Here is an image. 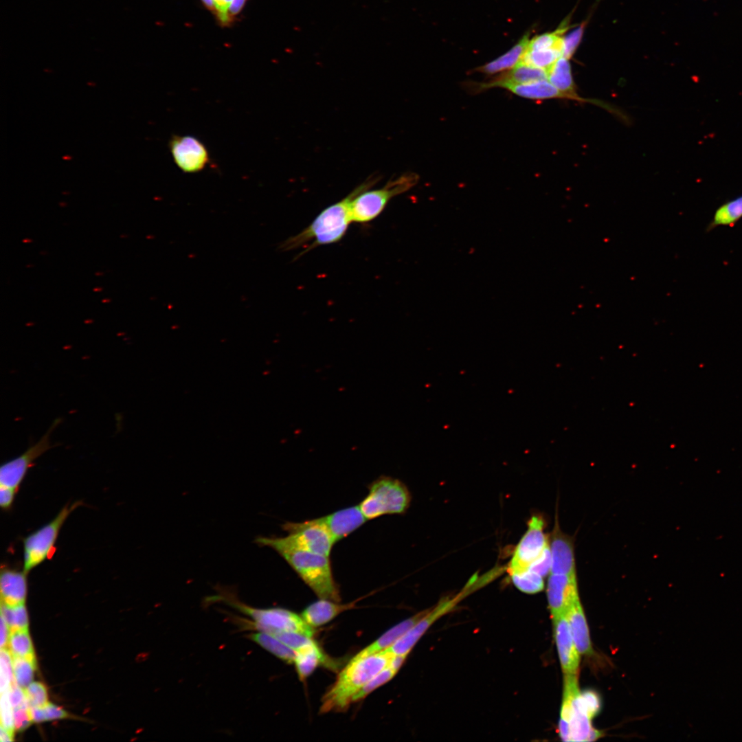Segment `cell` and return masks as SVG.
Returning <instances> with one entry per match:
<instances>
[{
	"label": "cell",
	"instance_id": "obj_26",
	"mask_svg": "<svg viewBox=\"0 0 742 742\" xmlns=\"http://www.w3.org/2000/svg\"><path fill=\"white\" fill-rule=\"evenodd\" d=\"M324 662V655L315 642L295 651L294 663L299 678L302 681L306 679L320 663Z\"/></svg>",
	"mask_w": 742,
	"mask_h": 742
},
{
	"label": "cell",
	"instance_id": "obj_8",
	"mask_svg": "<svg viewBox=\"0 0 742 742\" xmlns=\"http://www.w3.org/2000/svg\"><path fill=\"white\" fill-rule=\"evenodd\" d=\"M282 528L287 532L284 537L290 544L300 549L330 556L336 543L333 537L319 518L301 522H285Z\"/></svg>",
	"mask_w": 742,
	"mask_h": 742
},
{
	"label": "cell",
	"instance_id": "obj_25",
	"mask_svg": "<svg viewBox=\"0 0 742 742\" xmlns=\"http://www.w3.org/2000/svg\"><path fill=\"white\" fill-rule=\"evenodd\" d=\"M548 80L571 99L583 100L574 92V82L568 59L561 56L547 70Z\"/></svg>",
	"mask_w": 742,
	"mask_h": 742
},
{
	"label": "cell",
	"instance_id": "obj_7",
	"mask_svg": "<svg viewBox=\"0 0 742 742\" xmlns=\"http://www.w3.org/2000/svg\"><path fill=\"white\" fill-rule=\"evenodd\" d=\"M417 181V176L405 175L388 181L383 187L360 192L351 201L352 220L368 223L376 218L393 197L411 188Z\"/></svg>",
	"mask_w": 742,
	"mask_h": 742
},
{
	"label": "cell",
	"instance_id": "obj_35",
	"mask_svg": "<svg viewBox=\"0 0 742 742\" xmlns=\"http://www.w3.org/2000/svg\"><path fill=\"white\" fill-rule=\"evenodd\" d=\"M566 29V26H561L554 32L546 33L534 37L532 40H530L527 49L543 50L552 48H560L561 49L563 38L561 34L565 32Z\"/></svg>",
	"mask_w": 742,
	"mask_h": 742
},
{
	"label": "cell",
	"instance_id": "obj_47",
	"mask_svg": "<svg viewBox=\"0 0 742 742\" xmlns=\"http://www.w3.org/2000/svg\"><path fill=\"white\" fill-rule=\"evenodd\" d=\"M16 491V490L12 488L0 485V506L1 509L3 510L10 509Z\"/></svg>",
	"mask_w": 742,
	"mask_h": 742
},
{
	"label": "cell",
	"instance_id": "obj_29",
	"mask_svg": "<svg viewBox=\"0 0 742 742\" xmlns=\"http://www.w3.org/2000/svg\"><path fill=\"white\" fill-rule=\"evenodd\" d=\"M250 638L260 647L287 663H294L295 651L273 635L260 631Z\"/></svg>",
	"mask_w": 742,
	"mask_h": 742
},
{
	"label": "cell",
	"instance_id": "obj_1",
	"mask_svg": "<svg viewBox=\"0 0 742 742\" xmlns=\"http://www.w3.org/2000/svg\"><path fill=\"white\" fill-rule=\"evenodd\" d=\"M254 542L277 552L319 598L340 602L330 556L297 548L284 537L260 536Z\"/></svg>",
	"mask_w": 742,
	"mask_h": 742
},
{
	"label": "cell",
	"instance_id": "obj_50",
	"mask_svg": "<svg viewBox=\"0 0 742 742\" xmlns=\"http://www.w3.org/2000/svg\"><path fill=\"white\" fill-rule=\"evenodd\" d=\"M232 1V0H222L221 11L218 17L221 23L224 25L229 23L227 12Z\"/></svg>",
	"mask_w": 742,
	"mask_h": 742
},
{
	"label": "cell",
	"instance_id": "obj_49",
	"mask_svg": "<svg viewBox=\"0 0 742 742\" xmlns=\"http://www.w3.org/2000/svg\"><path fill=\"white\" fill-rule=\"evenodd\" d=\"M30 710L33 722L41 723L46 721L43 707H30Z\"/></svg>",
	"mask_w": 742,
	"mask_h": 742
},
{
	"label": "cell",
	"instance_id": "obj_39",
	"mask_svg": "<svg viewBox=\"0 0 742 742\" xmlns=\"http://www.w3.org/2000/svg\"><path fill=\"white\" fill-rule=\"evenodd\" d=\"M270 634L277 638L295 651L315 642L312 638L296 632L278 631Z\"/></svg>",
	"mask_w": 742,
	"mask_h": 742
},
{
	"label": "cell",
	"instance_id": "obj_33",
	"mask_svg": "<svg viewBox=\"0 0 742 742\" xmlns=\"http://www.w3.org/2000/svg\"><path fill=\"white\" fill-rule=\"evenodd\" d=\"M561 56L562 52L560 48L543 50L527 49L521 61L547 71Z\"/></svg>",
	"mask_w": 742,
	"mask_h": 742
},
{
	"label": "cell",
	"instance_id": "obj_22",
	"mask_svg": "<svg viewBox=\"0 0 742 742\" xmlns=\"http://www.w3.org/2000/svg\"><path fill=\"white\" fill-rule=\"evenodd\" d=\"M571 633L580 654L593 652L589 629L580 600L575 602L566 613Z\"/></svg>",
	"mask_w": 742,
	"mask_h": 742
},
{
	"label": "cell",
	"instance_id": "obj_9",
	"mask_svg": "<svg viewBox=\"0 0 742 742\" xmlns=\"http://www.w3.org/2000/svg\"><path fill=\"white\" fill-rule=\"evenodd\" d=\"M60 423L61 418L55 419L36 442L30 446L20 456L1 466L0 485L18 490L28 469L33 466L34 461L54 447L51 442L50 437Z\"/></svg>",
	"mask_w": 742,
	"mask_h": 742
},
{
	"label": "cell",
	"instance_id": "obj_54",
	"mask_svg": "<svg viewBox=\"0 0 742 742\" xmlns=\"http://www.w3.org/2000/svg\"><path fill=\"white\" fill-rule=\"evenodd\" d=\"M202 1L210 11L214 12L216 14V8L213 0H202Z\"/></svg>",
	"mask_w": 742,
	"mask_h": 742
},
{
	"label": "cell",
	"instance_id": "obj_34",
	"mask_svg": "<svg viewBox=\"0 0 742 742\" xmlns=\"http://www.w3.org/2000/svg\"><path fill=\"white\" fill-rule=\"evenodd\" d=\"M14 678L16 684L25 689L34 679L36 670V659L12 657Z\"/></svg>",
	"mask_w": 742,
	"mask_h": 742
},
{
	"label": "cell",
	"instance_id": "obj_30",
	"mask_svg": "<svg viewBox=\"0 0 742 742\" xmlns=\"http://www.w3.org/2000/svg\"><path fill=\"white\" fill-rule=\"evenodd\" d=\"M7 647L12 657L36 659L28 629L10 631Z\"/></svg>",
	"mask_w": 742,
	"mask_h": 742
},
{
	"label": "cell",
	"instance_id": "obj_15",
	"mask_svg": "<svg viewBox=\"0 0 742 742\" xmlns=\"http://www.w3.org/2000/svg\"><path fill=\"white\" fill-rule=\"evenodd\" d=\"M319 519L336 542L348 537L368 520L359 505L338 510Z\"/></svg>",
	"mask_w": 742,
	"mask_h": 742
},
{
	"label": "cell",
	"instance_id": "obj_38",
	"mask_svg": "<svg viewBox=\"0 0 742 742\" xmlns=\"http://www.w3.org/2000/svg\"><path fill=\"white\" fill-rule=\"evenodd\" d=\"M24 690L30 707L43 708L48 703L47 690L43 683L33 682Z\"/></svg>",
	"mask_w": 742,
	"mask_h": 742
},
{
	"label": "cell",
	"instance_id": "obj_56",
	"mask_svg": "<svg viewBox=\"0 0 742 742\" xmlns=\"http://www.w3.org/2000/svg\"><path fill=\"white\" fill-rule=\"evenodd\" d=\"M23 242H24V243H29V242H31V240H30V239H25V240H23Z\"/></svg>",
	"mask_w": 742,
	"mask_h": 742
},
{
	"label": "cell",
	"instance_id": "obj_12",
	"mask_svg": "<svg viewBox=\"0 0 742 742\" xmlns=\"http://www.w3.org/2000/svg\"><path fill=\"white\" fill-rule=\"evenodd\" d=\"M547 596L552 617L566 614L570 607L579 600L576 578L565 574H550Z\"/></svg>",
	"mask_w": 742,
	"mask_h": 742
},
{
	"label": "cell",
	"instance_id": "obj_52",
	"mask_svg": "<svg viewBox=\"0 0 742 742\" xmlns=\"http://www.w3.org/2000/svg\"><path fill=\"white\" fill-rule=\"evenodd\" d=\"M407 655H393L390 658L388 665L387 666L390 667L394 671L397 673L402 664H403Z\"/></svg>",
	"mask_w": 742,
	"mask_h": 742
},
{
	"label": "cell",
	"instance_id": "obj_57",
	"mask_svg": "<svg viewBox=\"0 0 742 742\" xmlns=\"http://www.w3.org/2000/svg\"><path fill=\"white\" fill-rule=\"evenodd\" d=\"M93 290H94L95 291H101V290H102V289H101V288H97V289H94Z\"/></svg>",
	"mask_w": 742,
	"mask_h": 742
},
{
	"label": "cell",
	"instance_id": "obj_10",
	"mask_svg": "<svg viewBox=\"0 0 742 742\" xmlns=\"http://www.w3.org/2000/svg\"><path fill=\"white\" fill-rule=\"evenodd\" d=\"M545 521L539 515L532 516L528 529L518 543L508 567L509 574L526 570L542 554L550 543L544 532Z\"/></svg>",
	"mask_w": 742,
	"mask_h": 742
},
{
	"label": "cell",
	"instance_id": "obj_32",
	"mask_svg": "<svg viewBox=\"0 0 742 742\" xmlns=\"http://www.w3.org/2000/svg\"><path fill=\"white\" fill-rule=\"evenodd\" d=\"M510 576L516 587L524 593L536 594L544 587L543 577L528 569L512 573Z\"/></svg>",
	"mask_w": 742,
	"mask_h": 742
},
{
	"label": "cell",
	"instance_id": "obj_37",
	"mask_svg": "<svg viewBox=\"0 0 742 742\" xmlns=\"http://www.w3.org/2000/svg\"><path fill=\"white\" fill-rule=\"evenodd\" d=\"M1 664V693L8 690L12 682L14 681L13 672L12 655L8 647L1 648L0 653Z\"/></svg>",
	"mask_w": 742,
	"mask_h": 742
},
{
	"label": "cell",
	"instance_id": "obj_6",
	"mask_svg": "<svg viewBox=\"0 0 742 742\" xmlns=\"http://www.w3.org/2000/svg\"><path fill=\"white\" fill-rule=\"evenodd\" d=\"M81 501L65 505L49 523L24 538L23 570L27 573L49 559L55 552L60 530L70 514L79 506Z\"/></svg>",
	"mask_w": 742,
	"mask_h": 742
},
{
	"label": "cell",
	"instance_id": "obj_55",
	"mask_svg": "<svg viewBox=\"0 0 742 742\" xmlns=\"http://www.w3.org/2000/svg\"><path fill=\"white\" fill-rule=\"evenodd\" d=\"M213 1L216 8V14L218 16L221 11L222 0H213Z\"/></svg>",
	"mask_w": 742,
	"mask_h": 742
},
{
	"label": "cell",
	"instance_id": "obj_23",
	"mask_svg": "<svg viewBox=\"0 0 742 742\" xmlns=\"http://www.w3.org/2000/svg\"><path fill=\"white\" fill-rule=\"evenodd\" d=\"M501 87L528 99L545 100L556 98L571 99L569 95L561 92L548 80L524 84H505Z\"/></svg>",
	"mask_w": 742,
	"mask_h": 742
},
{
	"label": "cell",
	"instance_id": "obj_43",
	"mask_svg": "<svg viewBox=\"0 0 742 742\" xmlns=\"http://www.w3.org/2000/svg\"><path fill=\"white\" fill-rule=\"evenodd\" d=\"M13 710L15 731L22 732L26 730L33 722L29 704H26Z\"/></svg>",
	"mask_w": 742,
	"mask_h": 742
},
{
	"label": "cell",
	"instance_id": "obj_11",
	"mask_svg": "<svg viewBox=\"0 0 742 742\" xmlns=\"http://www.w3.org/2000/svg\"><path fill=\"white\" fill-rule=\"evenodd\" d=\"M170 149L176 165L185 172H199L209 161L206 148L192 136L173 137L170 142Z\"/></svg>",
	"mask_w": 742,
	"mask_h": 742
},
{
	"label": "cell",
	"instance_id": "obj_18",
	"mask_svg": "<svg viewBox=\"0 0 742 742\" xmlns=\"http://www.w3.org/2000/svg\"><path fill=\"white\" fill-rule=\"evenodd\" d=\"M27 572L3 566L0 574L1 602L9 605L25 603L27 592Z\"/></svg>",
	"mask_w": 742,
	"mask_h": 742
},
{
	"label": "cell",
	"instance_id": "obj_53",
	"mask_svg": "<svg viewBox=\"0 0 742 742\" xmlns=\"http://www.w3.org/2000/svg\"><path fill=\"white\" fill-rule=\"evenodd\" d=\"M14 734L10 732L1 726L0 729V741L1 742L12 741L14 740Z\"/></svg>",
	"mask_w": 742,
	"mask_h": 742
},
{
	"label": "cell",
	"instance_id": "obj_41",
	"mask_svg": "<svg viewBox=\"0 0 742 742\" xmlns=\"http://www.w3.org/2000/svg\"><path fill=\"white\" fill-rule=\"evenodd\" d=\"M583 29L584 26L581 25L562 38L561 51L563 57L567 59L572 57L581 40Z\"/></svg>",
	"mask_w": 742,
	"mask_h": 742
},
{
	"label": "cell",
	"instance_id": "obj_21",
	"mask_svg": "<svg viewBox=\"0 0 742 742\" xmlns=\"http://www.w3.org/2000/svg\"><path fill=\"white\" fill-rule=\"evenodd\" d=\"M425 612H421L414 616L393 627L371 644L361 650L352 659L359 660L370 655L378 653L393 645L401 638L412 627H413L424 615Z\"/></svg>",
	"mask_w": 742,
	"mask_h": 742
},
{
	"label": "cell",
	"instance_id": "obj_46",
	"mask_svg": "<svg viewBox=\"0 0 742 742\" xmlns=\"http://www.w3.org/2000/svg\"><path fill=\"white\" fill-rule=\"evenodd\" d=\"M46 721L63 719L71 717L70 715L63 708L52 703H47L43 707Z\"/></svg>",
	"mask_w": 742,
	"mask_h": 742
},
{
	"label": "cell",
	"instance_id": "obj_48",
	"mask_svg": "<svg viewBox=\"0 0 742 742\" xmlns=\"http://www.w3.org/2000/svg\"><path fill=\"white\" fill-rule=\"evenodd\" d=\"M246 1L247 0H232L227 12L229 22L233 17L236 16L241 11Z\"/></svg>",
	"mask_w": 742,
	"mask_h": 742
},
{
	"label": "cell",
	"instance_id": "obj_3",
	"mask_svg": "<svg viewBox=\"0 0 742 742\" xmlns=\"http://www.w3.org/2000/svg\"><path fill=\"white\" fill-rule=\"evenodd\" d=\"M392 655L381 651L362 659H351L322 697L320 713L346 709L352 703L353 696L388 665Z\"/></svg>",
	"mask_w": 742,
	"mask_h": 742
},
{
	"label": "cell",
	"instance_id": "obj_40",
	"mask_svg": "<svg viewBox=\"0 0 742 742\" xmlns=\"http://www.w3.org/2000/svg\"><path fill=\"white\" fill-rule=\"evenodd\" d=\"M0 708L1 726L14 734V710L9 699L8 690L1 693Z\"/></svg>",
	"mask_w": 742,
	"mask_h": 742
},
{
	"label": "cell",
	"instance_id": "obj_19",
	"mask_svg": "<svg viewBox=\"0 0 742 742\" xmlns=\"http://www.w3.org/2000/svg\"><path fill=\"white\" fill-rule=\"evenodd\" d=\"M358 600L339 604V602L319 598L307 606L301 616L311 627H319L330 622L341 613L354 608Z\"/></svg>",
	"mask_w": 742,
	"mask_h": 742
},
{
	"label": "cell",
	"instance_id": "obj_14",
	"mask_svg": "<svg viewBox=\"0 0 742 742\" xmlns=\"http://www.w3.org/2000/svg\"><path fill=\"white\" fill-rule=\"evenodd\" d=\"M554 638L560 663L565 674H576L580 656L573 640L566 614L553 618Z\"/></svg>",
	"mask_w": 742,
	"mask_h": 742
},
{
	"label": "cell",
	"instance_id": "obj_31",
	"mask_svg": "<svg viewBox=\"0 0 742 742\" xmlns=\"http://www.w3.org/2000/svg\"><path fill=\"white\" fill-rule=\"evenodd\" d=\"M1 616L10 631L28 629V617L25 603L9 605L1 602Z\"/></svg>",
	"mask_w": 742,
	"mask_h": 742
},
{
	"label": "cell",
	"instance_id": "obj_2",
	"mask_svg": "<svg viewBox=\"0 0 742 742\" xmlns=\"http://www.w3.org/2000/svg\"><path fill=\"white\" fill-rule=\"evenodd\" d=\"M376 181L374 178H369L344 199L325 208L305 229L284 241L280 249L290 251L304 247L302 252L306 253L318 246L339 242L352 222V200L360 192L370 189Z\"/></svg>",
	"mask_w": 742,
	"mask_h": 742
},
{
	"label": "cell",
	"instance_id": "obj_27",
	"mask_svg": "<svg viewBox=\"0 0 742 742\" xmlns=\"http://www.w3.org/2000/svg\"><path fill=\"white\" fill-rule=\"evenodd\" d=\"M578 690L576 674H565L563 696L559 724L560 737L563 741H570L569 723L571 703L574 694Z\"/></svg>",
	"mask_w": 742,
	"mask_h": 742
},
{
	"label": "cell",
	"instance_id": "obj_20",
	"mask_svg": "<svg viewBox=\"0 0 742 742\" xmlns=\"http://www.w3.org/2000/svg\"><path fill=\"white\" fill-rule=\"evenodd\" d=\"M548 80L547 71L520 61L507 73L495 80L482 83L480 89L501 87L505 84H524Z\"/></svg>",
	"mask_w": 742,
	"mask_h": 742
},
{
	"label": "cell",
	"instance_id": "obj_42",
	"mask_svg": "<svg viewBox=\"0 0 742 742\" xmlns=\"http://www.w3.org/2000/svg\"><path fill=\"white\" fill-rule=\"evenodd\" d=\"M552 556L549 543L542 554L528 567V570L545 577L550 572Z\"/></svg>",
	"mask_w": 742,
	"mask_h": 742
},
{
	"label": "cell",
	"instance_id": "obj_16",
	"mask_svg": "<svg viewBox=\"0 0 742 742\" xmlns=\"http://www.w3.org/2000/svg\"><path fill=\"white\" fill-rule=\"evenodd\" d=\"M453 606L451 602L439 605L433 611L425 615L412 627L393 645L384 651L393 655H407L416 642L432 625V623L445 614Z\"/></svg>",
	"mask_w": 742,
	"mask_h": 742
},
{
	"label": "cell",
	"instance_id": "obj_45",
	"mask_svg": "<svg viewBox=\"0 0 742 742\" xmlns=\"http://www.w3.org/2000/svg\"><path fill=\"white\" fill-rule=\"evenodd\" d=\"M8 695L13 708L28 704L24 689L18 686L15 681L11 683L8 688Z\"/></svg>",
	"mask_w": 742,
	"mask_h": 742
},
{
	"label": "cell",
	"instance_id": "obj_24",
	"mask_svg": "<svg viewBox=\"0 0 742 742\" xmlns=\"http://www.w3.org/2000/svg\"><path fill=\"white\" fill-rule=\"evenodd\" d=\"M529 41V34H526L508 52L495 60L481 66L477 70L480 72L484 74H494L513 68L522 60V58L528 49Z\"/></svg>",
	"mask_w": 742,
	"mask_h": 742
},
{
	"label": "cell",
	"instance_id": "obj_17",
	"mask_svg": "<svg viewBox=\"0 0 742 742\" xmlns=\"http://www.w3.org/2000/svg\"><path fill=\"white\" fill-rule=\"evenodd\" d=\"M591 720L583 705L578 689L574 694L571 703L570 741H593L601 736V732L592 727Z\"/></svg>",
	"mask_w": 742,
	"mask_h": 742
},
{
	"label": "cell",
	"instance_id": "obj_5",
	"mask_svg": "<svg viewBox=\"0 0 742 742\" xmlns=\"http://www.w3.org/2000/svg\"><path fill=\"white\" fill-rule=\"evenodd\" d=\"M212 598L221 600L249 616L260 631L271 633L278 631L296 632L313 638L315 630L301 616L288 609L274 607L255 608L236 600L229 592L219 593Z\"/></svg>",
	"mask_w": 742,
	"mask_h": 742
},
{
	"label": "cell",
	"instance_id": "obj_13",
	"mask_svg": "<svg viewBox=\"0 0 742 742\" xmlns=\"http://www.w3.org/2000/svg\"><path fill=\"white\" fill-rule=\"evenodd\" d=\"M550 539L552 556L550 574H565L576 578L572 539L562 532L557 521Z\"/></svg>",
	"mask_w": 742,
	"mask_h": 742
},
{
	"label": "cell",
	"instance_id": "obj_51",
	"mask_svg": "<svg viewBox=\"0 0 742 742\" xmlns=\"http://www.w3.org/2000/svg\"><path fill=\"white\" fill-rule=\"evenodd\" d=\"M9 634V627L3 618L1 616V648L7 647Z\"/></svg>",
	"mask_w": 742,
	"mask_h": 742
},
{
	"label": "cell",
	"instance_id": "obj_44",
	"mask_svg": "<svg viewBox=\"0 0 742 742\" xmlns=\"http://www.w3.org/2000/svg\"><path fill=\"white\" fill-rule=\"evenodd\" d=\"M581 698L583 706L590 719L594 718L599 712L600 703L598 695L591 690H586L581 693Z\"/></svg>",
	"mask_w": 742,
	"mask_h": 742
},
{
	"label": "cell",
	"instance_id": "obj_36",
	"mask_svg": "<svg viewBox=\"0 0 742 742\" xmlns=\"http://www.w3.org/2000/svg\"><path fill=\"white\" fill-rule=\"evenodd\" d=\"M394 671L389 666H386L368 682H367L352 697V702L358 701L364 699L368 694L383 684L387 683L396 675Z\"/></svg>",
	"mask_w": 742,
	"mask_h": 742
},
{
	"label": "cell",
	"instance_id": "obj_58",
	"mask_svg": "<svg viewBox=\"0 0 742 742\" xmlns=\"http://www.w3.org/2000/svg\"><path fill=\"white\" fill-rule=\"evenodd\" d=\"M109 301H110L109 300H102V302H109Z\"/></svg>",
	"mask_w": 742,
	"mask_h": 742
},
{
	"label": "cell",
	"instance_id": "obj_4",
	"mask_svg": "<svg viewBox=\"0 0 742 742\" xmlns=\"http://www.w3.org/2000/svg\"><path fill=\"white\" fill-rule=\"evenodd\" d=\"M368 493L359 506L368 520L385 515L403 514L410 505L406 485L396 478L381 475L368 486Z\"/></svg>",
	"mask_w": 742,
	"mask_h": 742
},
{
	"label": "cell",
	"instance_id": "obj_28",
	"mask_svg": "<svg viewBox=\"0 0 742 742\" xmlns=\"http://www.w3.org/2000/svg\"><path fill=\"white\" fill-rule=\"evenodd\" d=\"M742 218V195L721 205L708 225L710 232L719 226H734Z\"/></svg>",
	"mask_w": 742,
	"mask_h": 742
}]
</instances>
